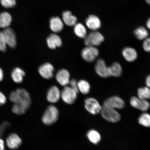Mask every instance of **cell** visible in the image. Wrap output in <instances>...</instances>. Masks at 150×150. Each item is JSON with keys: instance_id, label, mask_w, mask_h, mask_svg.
<instances>
[{"instance_id": "obj_1", "label": "cell", "mask_w": 150, "mask_h": 150, "mask_svg": "<svg viewBox=\"0 0 150 150\" xmlns=\"http://www.w3.org/2000/svg\"><path fill=\"white\" fill-rule=\"evenodd\" d=\"M9 99L14 103L12 107V111L17 115L24 114L30 106V96L25 89H18L12 92L9 96Z\"/></svg>"}, {"instance_id": "obj_2", "label": "cell", "mask_w": 150, "mask_h": 150, "mask_svg": "<svg viewBox=\"0 0 150 150\" xmlns=\"http://www.w3.org/2000/svg\"><path fill=\"white\" fill-rule=\"evenodd\" d=\"M59 110L52 105L48 106L45 110L42 118V123L46 125H51L55 123L59 119Z\"/></svg>"}, {"instance_id": "obj_3", "label": "cell", "mask_w": 150, "mask_h": 150, "mask_svg": "<svg viewBox=\"0 0 150 150\" xmlns=\"http://www.w3.org/2000/svg\"><path fill=\"white\" fill-rule=\"evenodd\" d=\"M104 39V35L99 32L93 31L86 35L84 42L86 46L96 47L100 45Z\"/></svg>"}, {"instance_id": "obj_4", "label": "cell", "mask_w": 150, "mask_h": 150, "mask_svg": "<svg viewBox=\"0 0 150 150\" xmlns=\"http://www.w3.org/2000/svg\"><path fill=\"white\" fill-rule=\"evenodd\" d=\"M100 112L102 117L110 122H117L121 119L120 115L115 109L103 105Z\"/></svg>"}, {"instance_id": "obj_5", "label": "cell", "mask_w": 150, "mask_h": 150, "mask_svg": "<svg viewBox=\"0 0 150 150\" xmlns=\"http://www.w3.org/2000/svg\"><path fill=\"white\" fill-rule=\"evenodd\" d=\"M99 54V51L96 47L87 46L82 50L81 55L83 59L89 63L93 62Z\"/></svg>"}, {"instance_id": "obj_6", "label": "cell", "mask_w": 150, "mask_h": 150, "mask_svg": "<svg viewBox=\"0 0 150 150\" xmlns=\"http://www.w3.org/2000/svg\"><path fill=\"white\" fill-rule=\"evenodd\" d=\"M77 93L70 87L65 86L61 93V97L65 103L72 104L76 101Z\"/></svg>"}, {"instance_id": "obj_7", "label": "cell", "mask_w": 150, "mask_h": 150, "mask_svg": "<svg viewBox=\"0 0 150 150\" xmlns=\"http://www.w3.org/2000/svg\"><path fill=\"white\" fill-rule=\"evenodd\" d=\"M84 107L90 113L96 115L100 112L102 107L98 101L93 98H88L84 100Z\"/></svg>"}, {"instance_id": "obj_8", "label": "cell", "mask_w": 150, "mask_h": 150, "mask_svg": "<svg viewBox=\"0 0 150 150\" xmlns=\"http://www.w3.org/2000/svg\"><path fill=\"white\" fill-rule=\"evenodd\" d=\"M103 105L115 109H121L124 108L125 102L120 97L112 96L106 99L104 101Z\"/></svg>"}, {"instance_id": "obj_9", "label": "cell", "mask_w": 150, "mask_h": 150, "mask_svg": "<svg viewBox=\"0 0 150 150\" xmlns=\"http://www.w3.org/2000/svg\"><path fill=\"white\" fill-rule=\"evenodd\" d=\"M130 104L133 108L142 111H146L150 107L149 103L147 100L133 96L130 100Z\"/></svg>"}, {"instance_id": "obj_10", "label": "cell", "mask_w": 150, "mask_h": 150, "mask_svg": "<svg viewBox=\"0 0 150 150\" xmlns=\"http://www.w3.org/2000/svg\"><path fill=\"white\" fill-rule=\"evenodd\" d=\"M95 70L97 74L102 78L110 76L109 67L102 59H99L97 61L95 65Z\"/></svg>"}, {"instance_id": "obj_11", "label": "cell", "mask_w": 150, "mask_h": 150, "mask_svg": "<svg viewBox=\"0 0 150 150\" xmlns=\"http://www.w3.org/2000/svg\"><path fill=\"white\" fill-rule=\"evenodd\" d=\"M86 26L92 31H97L102 26V22L98 16L95 15H89L86 20Z\"/></svg>"}, {"instance_id": "obj_12", "label": "cell", "mask_w": 150, "mask_h": 150, "mask_svg": "<svg viewBox=\"0 0 150 150\" xmlns=\"http://www.w3.org/2000/svg\"><path fill=\"white\" fill-rule=\"evenodd\" d=\"M7 45L12 48H16V38L13 30L9 28H5L3 31Z\"/></svg>"}, {"instance_id": "obj_13", "label": "cell", "mask_w": 150, "mask_h": 150, "mask_svg": "<svg viewBox=\"0 0 150 150\" xmlns=\"http://www.w3.org/2000/svg\"><path fill=\"white\" fill-rule=\"evenodd\" d=\"M54 70L53 66L48 63L41 65L38 69L39 72L41 76L47 79H50L52 77Z\"/></svg>"}, {"instance_id": "obj_14", "label": "cell", "mask_w": 150, "mask_h": 150, "mask_svg": "<svg viewBox=\"0 0 150 150\" xmlns=\"http://www.w3.org/2000/svg\"><path fill=\"white\" fill-rule=\"evenodd\" d=\"M56 77L58 83L62 86L65 87L69 84L70 74L69 71L66 69H61L58 71Z\"/></svg>"}, {"instance_id": "obj_15", "label": "cell", "mask_w": 150, "mask_h": 150, "mask_svg": "<svg viewBox=\"0 0 150 150\" xmlns=\"http://www.w3.org/2000/svg\"><path fill=\"white\" fill-rule=\"evenodd\" d=\"M6 144L8 147L11 149H17L21 145V139L17 134H11L7 138Z\"/></svg>"}, {"instance_id": "obj_16", "label": "cell", "mask_w": 150, "mask_h": 150, "mask_svg": "<svg viewBox=\"0 0 150 150\" xmlns=\"http://www.w3.org/2000/svg\"><path fill=\"white\" fill-rule=\"evenodd\" d=\"M59 90L56 86H52L48 90L47 95V99L49 102L55 103L59 100L61 97Z\"/></svg>"}, {"instance_id": "obj_17", "label": "cell", "mask_w": 150, "mask_h": 150, "mask_svg": "<svg viewBox=\"0 0 150 150\" xmlns=\"http://www.w3.org/2000/svg\"><path fill=\"white\" fill-rule=\"evenodd\" d=\"M122 54L125 59L130 62L135 61L138 56L136 50L131 47H127L124 48Z\"/></svg>"}, {"instance_id": "obj_18", "label": "cell", "mask_w": 150, "mask_h": 150, "mask_svg": "<svg viewBox=\"0 0 150 150\" xmlns=\"http://www.w3.org/2000/svg\"><path fill=\"white\" fill-rule=\"evenodd\" d=\"M47 44L49 47L51 49H55L62 45L61 38L56 34H52L47 39Z\"/></svg>"}, {"instance_id": "obj_19", "label": "cell", "mask_w": 150, "mask_h": 150, "mask_svg": "<svg viewBox=\"0 0 150 150\" xmlns=\"http://www.w3.org/2000/svg\"><path fill=\"white\" fill-rule=\"evenodd\" d=\"M50 29L53 32H59L64 28L63 21L59 17L55 16L52 18L50 20Z\"/></svg>"}, {"instance_id": "obj_20", "label": "cell", "mask_w": 150, "mask_h": 150, "mask_svg": "<svg viewBox=\"0 0 150 150\" xmlns=\"http://www.w3.org/2000/svg\"><path fill=\"white\" fill-rule=\"evenodd\" d=\"M63 21L66 25L72 27L76 25L77 22L76 16H74L71 11H67L62 14Z\"/></svg>"}, {"instance_id": "obj_21", "label": "cell", "mask_w": 150, "mask_h": 150, "mask_svg": "<svg viewBox=\"0 0 150 150\" xmlns=\"http://www.w3.org/2000/svg\"><path fill=\"white\" fill-rule=\"evenodd\" d=\"M25 75L24 71L19 67H16L11 73V77L13 81L16 83H20L23 81Z\"/></svg>"}, {"instance_id": "obj_22", "label": "cell", "mask_w": 150, "mask_h": 150, "mask_svg": "<svg viewBox=\"0 0 150 150\" xmlns=\"http://www.w3.org/2000/svg\"><path fill=\"white\" fill-rule=\"evenodd\" d=\"M134 35L139 40H144L149 37V33L147 28L143 26L137 28L134 31Z\"/></svg>"}, {"instance_id": "obj_23", "label": "cell", "mask_w": 150, "mask_h": 150, "mask_svg": "<svg viewBox=\"0 0 150 150\" xmlns=\"http://www.w3.org/2000/svg\"><path fill=\"white\" fill-rule=\"evenodd\" d=\"M12 21V16L8 13L3 12L0 14V27L4 29L8 28Z\"/></svg>"}, {"instance_id": "obj_24", "label": "cell", "mask_w": 150, "mask_h": 150, "mask_svg": "<svg viewBox=\"0 0 150 150\" xmlns=\"http://www.w3.org/2000/svg\"><path fill=\"white\" fill-rule=\"evenodd\" d=\"M110 76L117 77L121 76L122 73V69L120 64L117 62L112 63L111 66L109 67Z\"/></svg>"}, {"instance_id": "obj_25", "label": "cell", "mask_w": 150, "mask_h": 150, "mask_svg": "<svg viewBox=\"0 0 150 150\" xmlns=\"http://www.w3.org/2000/svg\"><path fill=\"white\" fill-rule=\"evenodd\" d=\"M74 26V31L76 36L80 38H85L87 35V29L85 26L80 23H76Z\"/></svg>"}, {"instance_id": "obj_26", "label": "cell", "mask_w": 150, "mask_h": 150, "mask_svg": "<svg viewBox=\"0 0 150 150\" xmlns=\"http://www.w3.org/2000/svg\"><path fill=\"white\" fill-rule=\"evenodd\" d=\"M87 136L89 141L94 144H98L101 139L100 134L98 131L93 129L88 131Z\"/></svg>"}, {"instance_id": "obj_27", "label": "cell", "mask_w": 150, "mask_h": 150, "mask_svg": "<svg viewBox=\"0 0 150 150\" xmlns=\"http://www.w3.org/2000/svg\"><path fill=\"white\" fill-rule=\"evenodd\" d=\"M78 87L79 91L84 95L88 93L91 89V86L88 82L83 80L78 82Z\"/></svg>"}, {"instance_id": "obj_28", "label": "cell", "mask_w": 150, "mask_h": 150, "mask_svg": "<svg viewBox=\"0 0 150 150\" xmlns=\"http://www.w3.org/2000/svg\"><path fill=\"white\" fill-rule=\"evenodd\" d=\"M137 94L139 98L147 100L150 99V88L147 87L140 88L138 90Z\"/></svg>"}, {"instance_id": "obj_29", "label": "cell", "mask_w": 150, "mask_h": 150, "mask_svg": "<svg viewBox=\"0 0 150 150\" xmlns=\"http://www.w3.org/2000/svg\"><path fill=\"white\" fill-rule=\"evenodd\" d=\"M140 125L146 127H150V115L147 113L142 114L139 119Z\"/></svg>"}, {"instance_id": "obj_30", "label": "cell", "mask_w": 150, "mask_h": 150, "mask_svg": "<svg viewBox=\"0 0 150 150\" xmlns=\"http://www.w3.org/2000/svg\"><path fill=\"white\" fill-rule=\"evenodd\" d=\"M2 6L6 8L13 7L16 4V0H0Z\"/></svg>"}, {"instance_id": "obj_31", "label": "cell", "mask_w": 150, "mask_h": 150, "mask_svg": "<svg viewBox=\"0 0 150 150\" xmlns=\"http://www.w3.org/2000/svg\"><path fill=\"white\" fill-rule=\"evenodd\" d=\"M7 44L3 31H0V50L5 52L6 50Z\"/></svg>"}, {"instance_id": "obj_32", "label": "cell", "mask_w": 150, "mask_h": 150, "mask_svg": "<svg viewBox=\"0 0 150 150\" xmlns=\"http://www.w3.org/2000/svg\"><path fill=\"white\" fill-rule=\"evenodd\" d=\"M142 47L146 52H150V37H148L144 40Z\"/></svg>"}, {"instance_id": "obj_33", "label": "cell", "mask_w": 150, "mask_h": 150, "mask_svg": "<svg viewBox=\"0 0 150 150\" xmlns=\"http://www.w3.org/2000/svg\"><path fill=\"white\" fill-rule=\"evenodd\" d=\"M69 84H70V87L78 93L79 92L78 87V82L77 81L76 79H73L70 80Z\"/></svg>"}, {"instance_id": "obj_34", "label": "cell", "mask_w": 150, "mask_h": 150, "mask_svg": "<svg viewBox=\"0 0 150 150\" xmlns=\"http://www.w3.org/2000/svg\"><path fill=\"white\" fill-rule=\"evenodd\" d=\"M9 126V123L7 122H4L0 125V137L2 136L6 130Z\"/></svg>"}, {"instance_id": "obj_35", "label": "cell", "mask_w": 150, "mask_h": 150, "mask_svg": "<svg viewBox=\"0 0 150 150\" xmlns=\"http://www.w3.org/2000/svg\"><path fill=\"white\" fill-rule=\"evenodd\" d=\"M6 102V97L0 91V106L5 104Z\"/></svg>"}, {"instance_id": "obj_36", "label": "cell", "mask_w": 150, "mask_h": 150, "mask_svg": "<svg viewBox=\"0 0 150 150\" xmlns=\"http://www.w3.org/2000/svg\"><path fill=\"white\" fill-rule=\"evenodd\" d=\"M5 143L3 139L0 138V150H5Z\"/></svg>"}, {"instance_id": "obj_37", "label": "cell", "mask_w": 150, "mask_h": 150, "mask_svg": "<svg viewBox=\"0 0 150 150\" xmlns=\"http://www.w3.org/2000/svg\"><path fill=\"white\" fill-rule=\"evenodd\" d=\"M146 83L147 87L150 88V75L148 76L146 78Z\"/></svg>"}, {"instance_id": "obj_38", "label": "cell", "mask_w": 150, "mask_h": 150, "mask_svg": "<svg viewBox=\"0 0 150 150\" xmlns=\"http://www.w3.org/2000/svg\"><path fill=\"white\" fill-rule=\"evenodd\" d=\"M146 28L150 30V18L147 20L146 22Z\"/></svg>"}, {"instance_id": "obj_39", "label": "cell", "mask_w": 150, "mask_h": 150, "mask_svg": "<svg viewBox=\"0 0 150 150\" xmlns=\"http://www.w3.org/2000/svg\"><path fill=\"white\" fill-rule=\"evenodd\" d=\"M4 78L3 72L2 69L0 68V82L3 80Z\"/></svg>"}, {"instance_id": "obj_40", "label": "cell", "mask_w": 150, "mask_h": 150, "mask_svg": "<svg viewBox=\"0 0 150 150\" xmlns=\"http://www.w3.org/2000/svg\"><path fill=\"white\" fill-rule=\"evenodd\" d=\"M145 1L147 4L150 5V0H145Z\"/></svg>"}]
</instances>
